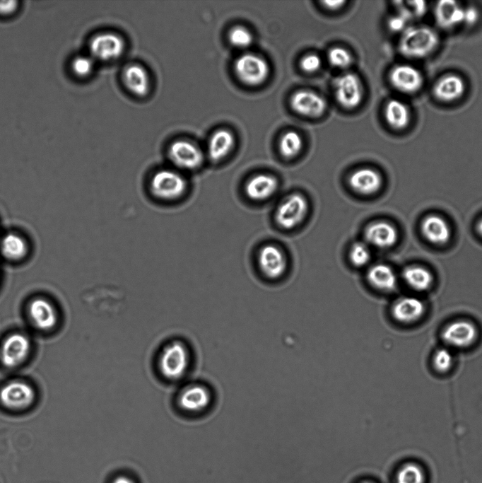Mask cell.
<instances>
[{"label": "cell", "instance_id": "6da1fadb", "mask_svg": "<svg viewBox=\"0 0 482 483\" xmlns=\"http://www.w3.org/2000/svg\"><path fill=\"white\" fill-rule=\"evenodd\" d=\"M189 188L184 173L175 168H160L149 178L148 189L151 196L160 202H174L185 197Z\"/></svg>", "mask_w": 482, "mask_h": 483}, {"label": "cell", "instance_id": "7a4b0ae2", "mask_svg": "<svg viewBox=\"0 0 482 483\" xmlns=\"http://www.w3.org/2000/svg\"><path fill=\"white\" fill-rule=\"evenodd\" d=\"M437 33L425 25L409 26L401 34L399 50L408 58L419 59L430 54L437 47Z\"/></svg>", "mask_w": 482, "mask_h": 483}, {"label": "cell", "instance_id": "3957f363", "mask_svg": "<svg viewBox=\"0 0 482 483\" xmlns=\"http://www.w3.org/2000/svg\"><path fill=\"white\" fill-rule=\"evenodd\" d=\"M189 354L186 346L179 341H173L163 347L158 359V368L167 379L181 378L189 367Z\"/></svg>", "mask_w": 482, "mask_h": 483}, {"label": "cell", "instance_id": "277c9868", "mask_svg": "<svg viewBox=\"0 0 482 483\" xmlns=\"http://www.w3.org/2000/svg\"><path fill=\"white\" fill-rule=\"evenodd\" d=\"M167 157L174 168L182 173L197 170L204 161L201 149L186 139L172 142L167 149Z\"/></svg>", "mask_w": 482, "mask_h": 483}, {"label": "cell", "instance_id": "5b68a950", "mask_svg": "<svg viewBox=\"0 0 482 483\" xmlns=\"http://www.w3.org/2000/svg\"><path fill=\"white\" fill-rule=\"evenodd\" d=\"M234 71L242 83L249 86H257L263 83L269 75L266 62L254 54H245L235 62Z\"/></svg>", "mask_w": 482, "mask_h": 483}, {"label": "cell", "instance_id": "8992f818", "mask_svg": "<svg viewBox=\"0 0 482 483\" xmlns=\"http://www.w3.org/2000/svg\"><path fill=\"white\" fill-rule=\"evenodd\" d=\"M89 54L95 60L108 62L119 57L125 44L118 35L104 32L93 36L89 42Z\"/></svg>", "mask_w": 482, "mask_h": 483}, {"label": "cell", "instance_id": "52a82bcc", "mask_svg": "<svg viewBox=\"0 0 482 483\" xmlns=\"http://www.w3.org/2000/svg\"><path fill=\"white\" fill-rule=\"evenodd\" d=\"M308 209L307 199L300 194L288 196L278 207L276 221L281 228L291 229L305 219Z\"/></svg>", "mask_w": 482, "mask_h": 483}, {"label": "cell", "instance_id": "ba28073f", "mask_svg": "<svg viewBox=\"0 0 482 483\" xmlns=\"http://www.w3.org/2000/svg\"><path fill=\"white\" fill-rule=\"evenodd\" d=\"M336 98L345 108L357 107L363 98V86L358 76L347 72L339 76L334 81Z\"/></svg>", "mask_w": 482, "mask_h": 483}, {"label": "cell", "instance_id": "9c48e42d", "mask_svg": "<svg viewBox=\"0 0 482 483\" xmlns=\"http://www.w3.org/2000/svg\"><path fill=\"white\" fill-rule=\"evenodd\" d=\"M478 337L476 325L465 320H458L447 325L442 332V338L447 347L466 348L472 345Z\"/></svg>", "mask_w": 482, "mask_h": 483}, {"label": "cell", "instance_id": "30bf717a", "mask_svg": "<svg viewBox=\"0 0 482 483\" xmlns=\"http://www.w3.org/2000/svg\"><path fill=\"white\" fill-rule=\"evenodd\" d=\"M389 81L399 91L413 93L422 87L423 77L416 67L409 64H399L391 70Z\"/></svg>", "mask_w": 482, "mask_h": 483}, {"label": "cell", "instance_id": "8fae6325", "mask_svg": "<svg viewBox=\"0 0 482 483\" xmlns=\"http://www.w3.org/2000/svg\"><path fill=\"white\" fill-rule=\"evenodd\" d=\"M35 399L33 388L23 382L14 381L6 384L0 391L1 403L10 409H24Z\"/></svg>", "mask_w": 482, "mask_h": 483}, {"label": "cell", "instance_id": "7c38bea8", "mask_svg": "<svg viewBox=\"0 0 482 483\" xmlns=\"http://www.w3.org/2000/svg\"><path fill=\"white\" fill-rule=\"evenodd\" d=\"M28 339L21 334H13L4 342L1 359L4 366L13 368L20 364L27 357L30 350Z\"/></svg>", "mask_w": 482, "mask_h": 483}, {"label": "cell", "instance_id": "4fadbf2b", "mask_svg": "<svg viewBox=\"0 0 482 483\" xmlns=\"http://www.w3.org/2000/svg\"><path fill=\"white\" fill-rule=\"evenodd\" d=\"M290 105L296 112L302 115L316 117L323 114L327 103L324 99L316 93L301 90L292 95Z\"/></svg>", "mask_w": 482, "mask_h": 483}, {"label": "cell", "instance_id": "5bb4252c", "mask_svg": "<svg viewBox=\"0 0 482 483\" xmlns=\"http://www.w3.org/2000/svg\"><path fill=\"white\" fill-rule=\"evenodd\" d=\"M423 302L414 296H404L393 305L392 315L398 322L412 324L418 321L425 313Z\"/></svg>", "mask_w": 482, "mask_h": 483}, {"label": "cell", "instance_id": "9a60e30c", "mask_svg": "<svg viewBox=\"0 0 482 483\" xmlns=\"http://www.w3.org/2000/svg\"><path fill=\"white\" fill-rule=\"evenodd\" d=\"M258 262L262 272L269 278L280 277L286 268V260L282 251L275 245H266L261 248Z\"/></svg>", "mask_w": 482, "mask_h": 483}, {"label": "cell", "instance_id": "2e32d148", "mask_svg": "<svg viewBox=\"0 0 482 483\" xmlns=\"http://www.w3.org/2000/svg\"><path fill=\"white\" fill-rule=\"evenodd\" d=\"M211 400L210 392L206 387L201 385H192L181 392L178 403L184 411L197 413L207 408Z\"/></svg>", "mask_w": 482, "mask_h": 483}, {"label": "cell", "instance_id": "e0dca14e", "mask_svg": "<svg viewBox=\"0 0 482 483\" xmlns=\"http://www.w3.org/2000/svg\"><path fill=\"white\" fill-rule=\"evenodd\" d=\"M352 190L358 194L370 195L376 193L381 187L382 180L379 173L372 168H359L348 178Z\"/></svg>", "mask_w": 482, "mask_h": 483}, {"label": "cell", "instance_id": "ac0fdd59", "mask_svg": "<svg viewBox=\"0 0 482 483\" xmlns=\"http://www.w3.org/2000/svg\"><path fill=\"white\" fill-rule=\"evenodd\" d=\"M466 85L463 78L454 74L444 75L434 84L433 93L440 100L452 102L462 97Z\"/></svg>", "mask_w": 482, "mask_h": 483}, {"label": "cell", "instance_id": "d6986e66", "mask_svg": "<svg viewBox=\"0 0 482 483\" xmlns=\"http://www.w3.org/2000/svg\"><path fill=\"white\" fill-rule=\"evenodd\" d=\"M365 236L370 244L379 248H388L396 242L398 233L390 223L385 221H376L366 228Z\"/></svg>", "mask_w": 482, "mask_h": 483}, {"label": "cell", "instance_id": "ffe728a7", "mask_svg": "<svg viewBox=\"0 0 482 483\" xmlns=\"http://www.w3.org/2000/svg\"><path fill=\"white\" fill-rule=\"evenodd\" d=\"M278 187V182L275 177L268 174H258L246 182L245 192L249 199L260 201L271 197Z\"/></svg>", "mask_w": 482, "mask_h": 483}, {"label": "cell", "instance_id": "44dd1931", "mask_svg": "<svg viewBox=\"0 0 482 483\" xmlns=\"http://www.w3.org/2000/svg\"><path fill=\"white\" fill-rule=\"evenodd\" d=\"M126 88L139 97L145 96L149 91L150 78L146 70L139 64L127 66L122 73Z\"/></svg>", "mask_w": 482, "mask_h": 483}, {"label": "cell", "instance_id": "7402d4cb", "mask_svg": "<svg viewBox=\"0 0 482 483\" xmlns=\"http://www.w3.org/2000/svg\"><path fill=\"white\" fill-rule=\"evenodd\" d=\"M235 144L233 134L228 129H220L214 132L208 142L207 155L214 163L225 158Z\"/></svg>", "mask_w": 482, "mask_h": 483}, {"label": "cell", "instance_id": "603a6c76", "mask_svg": "<svg viewBox=\"0 0 482 483\" xmlns=\"http://www.w3.org/2000/svg\"><path fill=\"white\" fill-rule=\"evenodd\" d=\"M421 228L424 237L432 243L445 244L450 238L449 226L440 216L430 214L426 216L423 220Z\"/></svg>", "mask_w": 482, "mask_h": 483}, {"label": "cell", "instance_id": "cb8c5ba5", "mask_svg": "<svg viewBox=\"0 0 482 483\" xmlns=\"http://www.w3.org/2000/svg\"><path fill=\"white\" fill-rule=\"evenodd\" d=\"M29 313L34 324L40 330H49L57 322V313L46 299L37 298L29 305Z\"/></svg>", "mask_w": 482, "mask_h": 483}, {"label": "cell", "instance_id": "d4e9b609", "mask_svg": "<svg viewBox=\"0 0 482 483\" xmlns=\"http://www.w3.org/2000/svg\"><path fill=\"white\" fill-rule=\"evenodd\" d=\"M464 9L454 1H440L435 8V18L441 27L450 28L463 23Z\"/></svg>", "mask_w": 482, "mask_h": 483}, {"label": "cell", "instance_id": "484cf974", "mask_svg": "<svg viewBox=\"0 0 482 483\" xmlns=\"http://www.w3.org/2000/svg\"><path fill=\"white\" fill-rule=\"evenodd\" d=\"M28 244L25 238L15 233H8L0 238V252L10 261H19L28 253Z\"/></svg>", "mask_w": 482, "mask_h": 483}, {"label": "cell", "instance_id": "4316f807", "mask_svg": "<svg viewBox=\"0 0 482 483\" xmlns=\"http://www.w3.org/2000/svg\"><path fill=\"white\" fill-rule=\"evenodd\" d=\"M369 283L382 291H392L397 284V278L388 265L377 264L370 268L367 274Z\"/></svg>", "mask_w": 482, "mask_h": 483}, {"label": "cell", "instance_id": "83f0119b", "mask_svg": "<svg viewBox=\"0 0 482 483\" xmlns=\"http://www.w3.org/2000/svg\"><path fill=\"white\" fill-rule=\"evenodd\" d=\"M385 118L390 127L395 129H403L410 121V112L407 105L397 99L390 100L386 105Z\"/></svg>", "mask_w": 482, "mask_h": 483}, {"label": "cell", "instance_id": "f1b7e54d", "mask_svg": "<svg viewBox=\"0 0 482 483\" xmlns=\"http://www.w3.org/2000/svg\"><path fill=\"white\" fill-rule=\"evenodd\" d=\"M402 275L406 284L416 291H425L432 285L433 276L424 267L416 265L408 267Z\"/></svg>", "mask_w": 482, "mask_h": 483}, {"label": "cell", "instance_id": "f546056e", "mask_svg": "<svg viewBox=\"0 0 482 483\" xmlns=\"http://www.w3.org/2000/svg\"><path fill=\"white\" fill-rule=\"evenodd\" d=\"M95 62L90 54L76 55L70 62V71L74 77L78 79L86 78L93 72Z\"/></svg>", "mask_w": 482, "mask_h": 483}, {"label": "cell", "instance_id": "4dcf8cb0", "mask_svg": "<svg viewBox=\"0 0 482 483\" xmlns=\"http://www.w3.org/2000/svg\"><path fill=\"white\" fill-rule=\"evenodd\" d=\"M301 136L294 131L286 132L281 138L279 150L281 155L286 158L296 156L302 149Z\"/></svg>", "mask_w": 482, "mask_h": 483}, {"label": "cell", "instance_id": "1f68e13d", "mask_svg": "<svg viewBox=\"0 0 482 483\" xmlns=\"http://www.w3.org/2000/svg\"><path fill=\"white\" fill-rule=\"evenodd\" d=\"M424 482L423 470L414 462L404 464L396 473V483H424Z\"/></svg>", "mask_w": 482, "mask_h": 483}, {"label": "cell", "instance_id": "d6a6232c", "mask_svg": "<svg viewBox=\"0 0 482 483\" xmlns=\"http://www.w3.org/2000/svg\"><path fill=\"white\" fill-rule=\"evenodd\" d=\"M398 13L408 21L421 17L426 11V3L423 1H396Z\"/></svg>", "mask_w": 482, "mask_h": 483}, {"label": "cell", "instance_id": "836d02e7", "mask_svg": "<svg viewBox=\"0 0 482 483\" xmlns=\"http://www.w3.org/2000/svg\"><path fill=\"white\" fill-rule=\"evenodd\" d=\"M228 40L231 45L238 48L249 47L253 40L252 33L245 27H233L228 33Z\"/></svg>", "mask_w": 482, "mask_h": 483}, {"label": "cell", "instance_id": "e575fe53", "mask_svg": "<svg viewBox=\"0 0 482 483\" xmlns=\"http://www.w3.org/2000/svg\"><path fill=\"white\" fill-rule=\"evenodd\" d=\"M453 363L452 353L447 347L440 348L434 353L433 363L438 372H447L452 368Z\"/></svg>", "mask_w": 482, "mask_h": 483}, {"label": "cell", "instance_id": "d590c367", "mask_svg": "<svg viewBox=\"0 0 482 483\" xmlns=\"http://www.w3.org/2000/svg\"><path fill=\"white\" fill-rule=\"evenodd\" d=\"M349 257L354 265L357 267L363 266L368 262L370 258L369 248L362 242L355 243L350 250Z\"/></svg>", "mask_w": 482, "mask_h": 483}, {"label": "cell", "instance_id": "8d00e7d4", "mask_svg": "<svg viewBox=\"0 0 482 483\" xmlns=\"http://www.w3.org/2000/svg\"><path fill=\"white\" fill-rule=\"evenodd\" d=\"M330 64L336 68H346L351 63V56L350 53L342 47L332 48L328 54Z\"/></svg>", "mask_w": 482, "mask_h": 483}, {"label": "cell", "instance_id": "74e56055", "mask_svg": "<svg viewBox=\"0 0 482 483\" xmlns=\"http://www.w3.org/2000/svg\"><path fill=\"white\" fill-rule=\"evenodd\" d=\"M321 59L319 56L310 54L305 56L300 62V66L302 70L308 73L317 71L321 66Z\"/></svg>", "mask_w": 482, "mask_h": 483}, {"label": "cell", "instance_id": "f35d334b", "mask_svg": "<svg viewBox=\"0 0 482 483\" xmlns=\"http://www.w3.org/2000/svg\"><path fill=\"white\" fill-rule=\"evenodd\" d=\"M19 7L18 1H0V17L8 18L13 16L17 13Z\"/></svg>", "mask_w": 482, "mask_h": 483}, {"label": "cell", "instance_id": "ab89813d", "mask_svg": "<svg viewBox=\"0 0 482 483\" xmlns=\"http://www.w3.org/2000/svg\"><path fill=\"white\" fill-rule=\"evenodd\" d=\"M409 21L401 14L398 13L392 16L389 21V28L395 32L402 31V33L409 27Z\"/></svg>", "mask_w": 482, "mask_h": 483}, {"label": "cell", "instance_id": "60d3db41", "mask_svg": "<svg viewBox=\"0 0 482 483\" xmlns=\"http://www.w3.org/2000/svg\"><path fill=\"white\" fill-rule=\"evenodd\" d=\"M479 17L478 10L474 7H467L464 9L463 23L469 25L475 24Z\"/></svg>", "mask_w": 482, "mask_h": 483}, {"label": "cell", "instance_id": "b9f144b4", "mask_svg": "<svg viewBox=\"0 0 482 483\" xmlns=\"http://www.w3.org/2000/svg\"><path fill=\"white\" fill-rule=\"evenodd\" d=\"M344 3V1H325L323 2L324 6L330 9H337L340 8Z\"/></svg>", "mask_w": 482, "mask_h": 483}, {"label": "cell", "instance_id": "7bdbcfd3", "mask_svg": "<svg viewBox=\"0 0 482 483\" xmlns=\"http://www.w3.org/2000/svg\"><path fill=\"white\" fill-rule=\"evenodd\" d=\"M112 483H134L133 480L126 476H119L116 477Z\"/></svg>", "mask_w": 482, "mask_h": 483}, {"label": "cell", "instance_id": "ee69618b", "mask_svg": "<svg viewBox=\"0 0 482 483\" xmlns=\"http://www.w3.org/2000/svg\"><path fill=\"white\" fill-rule=\"evenodd\" d=\"M476 228L478 233L482 236V218L478 222Z\"/></svg>", "mask_w": 482, "mask_h": 483}, {"label": "cell", "instance_id": "f6af8a7d", "mask_svg": "<svg viewBox=\"0 0 482 483\" xmlns=\"http://www.w3.org/2000/svg\"><path fill=\"white\" fill-rule=\"evenodd\" d=\"M359 483H374V482H372V481H369V480H363Z\"/></svg>", "mask_w": 482, "mask_h": 483}]
</instances>
